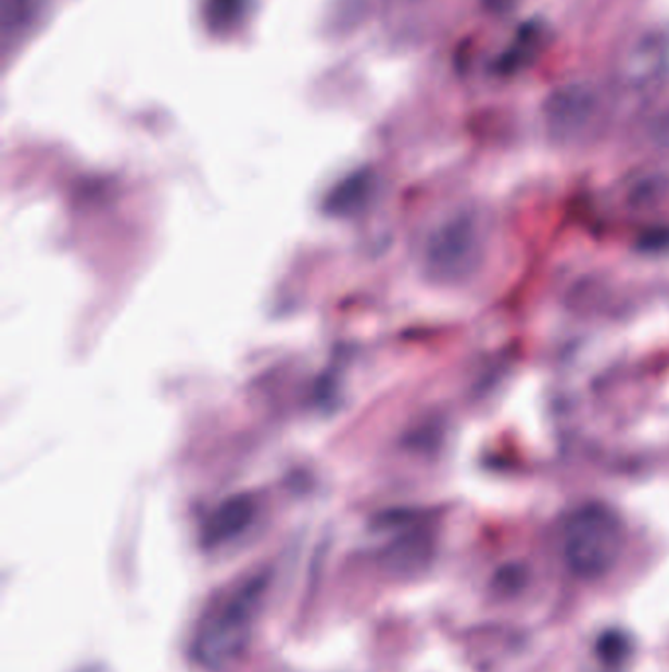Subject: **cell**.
Segmentation results:
<instances>
[{
  "instance_id": "6da1fadb",
  "label": "cell",
  "mask_w": 669,
  "mask_h": 672,
  "mask_svg": "<svg viewBox=\"0 0 669 672\" xmlns=\"http://www.w3.org/2000/svg\"><path fill=\"white\" fill-rule=\"evenodd\" d=\"M264 574L233 588L203 618L194 633V661L211 671L223 669L242 655L252 637L257 613L264 600Z\"/></svg>"
},
{
  "instance_id": "7a4b0ae2",
  "label": "cell",
  "mask_w": 669,
  "mask_h": 672,
  "mask_svg": "<svg viewBox=\"0 0 669 672\" xmlns=\"http://www.w3.org/2000/svg\"><path fill=\"white\" fill-rule=\"evenodd\" d=\"M622 525L619 515L603 503L579 508L566 525L564 555L569 569L583 578L607 574L619 560Z\"/></svg>"
},
{
  "instance_id": "3957f363",
  "label": "cell",
  "mask_w": 669,
  "mask_h": 672,
  "mask_svg": "<svg viewBox=\"0 0 669 672\" xmlns=\"http://www.w3.org/2000/svg\"><path fill=\"white\" fill-rule=\"evenodd\" d=\"M485 240L471 214H457L440 224L425 248V274L437 284H462L476 274Z\"/></svg>"
},
{
  "instance_id": "277c9868",
  "label": "cell",
  "mask_w": 669,
  "mask_h": 672,
  "mask_svg": "<svg viewBox=\"0 0 669 672\" xmlns=\"http://www.w3.org/2000/svg\"><path fill=\"white\" fill-rule=\"evenodd\" d=\"M544 121L554 140L561 144L583 142L603 121V101L589 85H566L547 97Z\"/></svg>"
},
{
  "instance_id": "5b68a950",
  "label": "cell",
  "mask_w": 669,
  "mask_h": 672,
  "mask_svg": "<svg viewBox=\"0 0 669 672\" xmlns=\"http://www.w3.org/2000/svg\"><path fill=\"white\" fill-rule=\"evenodd\" d=\"M632 85H669V32L640 40L624 60Z\"/></svg>"
},
{
  "instance_id": "8992f818",
  "label": "cell",
  "mask_w": 669,
  "mask_h": 672,
  "mask_svg": "<svg viewBox=\"0 0 669 672\" xmlns=\"http://www.w3.org/2000/svg\"><path fill=\"white\" fill-rule=\"evenodd\" d=\"M255 518L254 499L250 496H233L223 501L204 521L203 543L206 547H218L236 539L252 525Z\"/></svg>"
},
{
  "instance_id": "52a82bcc",
  "label": "cell",
  "mask_w": 669,
  "mask_h": 672,
  "mask_svg": "<svg viewBox=\"0 0 669 672\" xmlns=\"http://www.w3.org/2000/svg\"><path fill=\"white\" fill-rule=\"evenodd\" d=\"M369 191H371L369 172H357V174L350 175V177H345L342 184L336 185L332 194L328 195L326 211L332 214L354 213L355 209L367 199Z\"/></svg>"
},
{
  "instance_id": "ba28073f",
  "label": "cell",
  "mask_w": 669,
  "mask_h": 672,
  "mask_svg": "<svg viewBox=\"0 0 669 672\" xmlns=\"http://www.w3.org/2000/svg\"><path fill=\"white\" fill-rule=\"evenodd\" d=\"M250 0H204V22L211 30H230L242 22Z\"/></svg>"
},
{
  "instance_id": "9c48e42d",
  "label": "cell",
  "mask_w": 669,
  "mask_h": 672,
  "mask_svg": "<svg viewBox=\"0 0 669 672\" xmlns=\"http://www.w3.org/2000/svg\"><path fill=\"white\" fill-rule=\"evenodd\" d=\"M540 32L538 30H528L520 36V40L515 43V48L513 50H508L507 55H505V60H503V65L507 67V70H517L520 65H525V63L534 55V51L538 50V46L542 43L540 40V36H538Z\"/></svg>"
},
{
  "instance_id": "30bf717a",
  "label": "cell",
  "mask_w": 669,
  "mask_h": 672,
  "mask_svg": "<svg viewBox=\"0 0 669 672\" xmlns=\"http://www.w3.org/2000/svg\"><path fill=\"white\" fill-rule=\"evenodd\" d=\"M598 655L601 659L607 662H617L627 655L629 642L624 639V635L619 632H608L598 639Z\"/></svg>"
},
{
  "instance_id": "8fae6325",
  "label": "cell",
  "mask_w": 669,
  "mask_h": 672,
  "mask_svg": "<svg viewBox=\"0 0 669 672\" xmlns=\"http://www.w3.org/2000/svg\"><path fill=\"white\" fill-rule=\"evenodd\" d=\"M491 11H507L508 7H513L517 0H485Z\"/></svg>"
}]
</instances>
